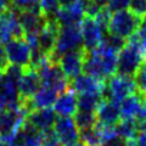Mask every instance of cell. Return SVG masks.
Instances as JSON below:
<instances>
[{
  "label": "cell",
  "mask_w": 146,
  "mask_h": 146,
  "mask_svg": "<svg viewBox=\"0 0 146 146\" xmlns=\"http://www.w3.org/2000/svg\"><path fill=\"white\" fill-rule=\"evenodd\" d=\"M118 52L101 42L98 48L91 51H86L83 72L95 78L106 80L117 73Z\"/></svg>",
  "instance_id": "1"
},
{
  "label": "cell",
  "mask_w": 146,
  "mask_h": 146,
  "mask_svg": "<svg viewBox=\"0 0 146 146\" xmlns=\"http://www.w3.org/2000/svg\"><path fill=\"white\" fill-rule=\"evenodd\" d=\"M145 61L146 54L144 52V50L131 36H129L125 45L118 52L117 73L134 77Z\"/></svg>",
  "instance_id": "2"
},
{
  "label": "cell",
  "mask_w": 146,
  "mask_h": 146,
  "mask_svg": "<svg viewBox=\"0 0 146 146\" xmlns=\"http://www.w3.org/2000/svg\"><path fill=\"white\" fill-rule=\"evenodd\" d=\"M27 115L22 102L4 108L0 112V140L10 143L23 125Z\"/></svg>",
  "instance_id": "3"
},
{
  "label": "cell",
  "mask_w": 146,
  "mask_h": 146,
  "mask_svg": "<svg viewBox=\"0 0 146 146\" xmlns=\"http://www.w3.org/2000/svg\"><path fill=\"white\" fill-rule=\"evenodd\" d=\"M82 46H83V40H82L80 23L71 25V26H61L60 29H58L56 44H55V49L51 56H50V60L57 62L61 55Z\"/></svg>",
  "instance_id": "4"
},
{
  "label": "cell",
  "mask_w": 146,
  "mask_h": 146,
  "mask_svg": "<svg viewBox=\"0 0 146 146\" xmlns=\"http://www.w3.org/2000/svg\"><path fill=\"white\" fill-rule=\"evenodd\" d=\"M140 23L141 17L136 16L130 10H121L111 15L107 33L128 39L138 31Z\"/></svg>",
  "instance_id": "5"
},
{
  "label": "cell",
  "mask_w": 146,
  "mask_h": 146,
  "mask_svg": "<svg viewBox=\"0 0 146 146\" xmlns=\"http://www.w3.org/2000/svg\"><path fill=\"white\" fill-rule=\"evenodd\" d=\"M136 91V84L134 77L125 74H113L106 82V86L102 93L104 99H111L116 102H121L128 95Z\"/></svg>",
  "instance_id": "6"
},
{
  "label": "cell",
  "mask_w": 146,
  "mask_h": 146,
  "mask_svg": "<svg viewBox=\"0 0 146 146\" xmlns=\"http://www.w3.org/2000/svg\"><path fill=\"white\" fill-rule=\"evenodd\" d=\"M38 73L42 84L55 89L57 93H62V91L70 88V79L62 72L58 62L49 60L45 65L39 68Z\"/></svg>",
  "instance_id": "7"
},
{
  "label": "cell",
  "mask_w": 146,
  "mask_h": 146,
  "mask_svg": "<svg viewBox=\"0 0 146 146\" xmlns=\"http://www.w3.org/2000/svg\"><path fill=\"white\" fill-rule=\"evenodd\" d=\"M5 54L11 65L21 67L29 66L32 49L23 38H12L5 44Z\"/></svg>",
  "instance_id": "8"
},
{
  "label": "cell",
  "mask_w": 146,
  "mask_h": 146,
  "mask_svg": "<svg viewBox=\"0 0 146 146\" xmlns=\"http://www.w3.org/2000/svg\"><path fill=\"white\" fill-rule=\"evenodd\" d=\"M86 55V50L82 46L78 49L67 51L61 55L58 58V65H60L62 72L68 79H73L77 76H79L83 72V63Z\"/></svg>",
  "instance_id": "9"
},
{
  "label": "cell",
  "mask_w": 146,
  "mask_h": 146,
  "mask_svg": "<svg viewBox=\"0 0 146 146\" xmlns=\"http://www.w3.org/2000/svg\"><path fill=\"white\" fill-rule=\"evenodd\" d=\"M12 38H23V29L17 20L16 9L10 6L0 15V45Z\"/></svg>",
  "instance_id": "10"
},
{
  "label": "cell",
  "mask_w": 146,
  "mask_h": 146,
  "mask_svg": "<svg viewBox=\"0 0 146 146\" xmlns=\"http://www.w3.org/2000/svg\"><path fill=\"white\" fill-rule=\"evenodd\" d=\"M17 20L23 29V34L26 33H39L40 29L46 21V16L40 10V6L36 5L34 7L17 10Z\"/></svg>",
  "instance_id": "11"
},
{
  "label": "cell",
  "mask_w": 146,
  "mask_h": 146,
  "mask_svg": "<svg viewBox=\"0 0 146 146\" xmlns=\"http://www.w3.org/2000/svg\"><path fill=\"white\" fill-rule=\"evenodd\" d=\"M40 86H42V80L38 71L31 66L23 67V72L17 80V90L21 101L32 99Z\"/></svg>",
  "instance_id": "12"
},
{
  "label": "cell",
  "mask_w": 146,
  "mask_h": 146,
  "mask_svg": "<svg viewBox=\"0 0 146 146\" xmlns=\"http://www.w3.org/2000/svg\"><path fill=\"white\" fill-rule=\"evenodd\" d=\"M82 31V40H83V48L86 51H91L101 44L104 39V31L100 28L96 21L91 17L84 16L83 21L80 22Z\"/></svg>",
  "instance_id": "13"
},
{
  "label": "cell",
  "mask_w": 146,
  "mask_h": 146,
  "mask_svg": "<svg viewBox=\"0 0 146 146\" xmlns=\"http://www.w3.org/2000/svg\"><path fill=\"white\" fill-rule=\"evenodd\" d=\"M60 26L55 20V17H46V21L43 26V28L40 29L39 35H38V48L42 51L48 55L50 57L55 49V44H56L57 34Z\"/></svg>",
  "instance_id": "14"
},
{
  "label": "cell",
  "mask_w": 146,
  "mask_h": 146,
  "mask_svg": "<svg viewBox=\"0 0 146 146\" xmlns=\"http://www.w3.org/2000/svg\"><path fill=\"white\" fill-rule=\"evenodd\" d=\"M106 80L95 78L89 74H80L70 80V89L78 94H101L104 93Z\"/></svg>",
  "instance_id": "15"
},
{
  "label": "cell",
  "mask_w": 146,
  "mask_h": 146,
  "mask_svg": "<svg viewBox=\"0 0 146 146\" xmlns=\"http://www.w3.org/2000/svg\"><path fill=\"white\" fill-rule=\"evenodd\" d=\"M54 17L60 27L79 25L84 18V0H79L70 6H58Z\"/></svg>",
  "instance_id": "16"
},
{
  "label": "cell",
  "mask_w": 146,
  "mask_h": 146,
  "mask_svg": "<svg viewBox=\"0 0 146 146\" xmlns=\"http://www.w3.org/2000/svg\"><path fill=\"white\" fill-rule=\"evenodd\" d=\"M26 121L40 133H46L52 129L56 121V113L51 107L35 108L27 115Z\"/></svg>",
  "instance_id": "17"
},
{
  "label": "cell",
  "mask_w": 146,
  "mask_h": 146,
  "mask_svg": "<svg viewBox=\"0 0 146 146\" xmlns=\"http://www.w3.org/2000/svg\"><path fill=\"white\" fill-rule=\"evenodd\" d=\"M99 124L102 125H116L121 121L119 102L111 99H102L95 111Z\"/></svg>",
  "instance_id": "18"
},
{
  "label": "cell",
  "mask_w": 146,
  "mask_h": 146,
  "mask_svg": "<svg viewBox=\"0 0 146 146\" xmlns=\"http://www.w3.org/2000/svg\"><path fill=\"white\" fill-rule=\"evenodd\" d=\"M52 131L61 144H68L79 139V129L71 117H58L54 123Z\"/></svg>",
  "instance_id": "19"
},
{
  "label": "cell",
  "mask_w": 146,
  "mask_h": 146,
  "mask_svg": "<svg viewBox=\"0 0 146 146\" xmlns=\"http://www.w3.org/2000/svg\"><path fill=\"white\" fill-rule=\"evenodd\" d=\"M78 110V99L72 89H66L60 95H57L54 102V111L60 117H71Z\"/></svg>",
  "instance_id": "20"
},
{
  "label": "cell",
  "mask_w": 146,
  "mask_h": 146,
  "mask_svg": "<svg viewBox=\"0 0 146 146\" xmlns=\"http://www.w3.org/2000/svg\"><path fill=\"white\" fill-rule=\"evenodd\" d=\"M145 99V95L140 94L139 91L128 95L119 104L121 110V118H128V119H134L136 113L139 112V108L141 106Z\"/></svg>",
  "instance_id": "21"
},
{
  "label": "cell",
  "mask_w": 146,
  "mask_h": 146,
  "mask_svg": "<svg viewBox=\"0 0 146 146\" xmlns=\"http://www.w3.org/2000/svg\"><path fill=\"white\" fill-rule=\"evenodd\" d=\"M116 134L124 141L134 139L139 131L138 124L134 119H128V118H122V119L115 125Z\"/></svg>",
  "instance_id": "22"
},
{
  "label": "cell",
  "mask_w": 146,
  "mask_h": 146,
  "mask_svg": "<svg viewBox=\"0 0 146 146\" xmlns=\"http://www.w3.org/2000/svg\"><path fill=\"white\" fill-rule=\"evenodd\" d=\"M73 121H74L76 125L78 127V129L80 131L85 130V129H89V128H93L98 123L95 112L82 111V110H78V111L74 113V119Z\"/></svg>",
  "instance_id": "23"
},
{
  "label": "cell",
  "mask_w": 146,
  "mask_h": 146,
  "mask_svg": "<svg viewBox=\"0 0 146 146\" xmlns=\"http://www.w3.org/2000/svg\"><path fill=\"white\" fill-rule=\"evenodd\" d=\"M77 99H78V110L95 112L104 98L101 94H79Z\"/></svg>",
  "instance_id": "24"
},
{
  "label": "cell",
  "mask_w": 146,
  "mask_h": 146,
  "mask_svg": "<svg viewBox=\"0 0 146 146\" xmlns=\"http://www.w3.org/2000/svg\"><path fill=\"white\" fill-rule=\"evenodd\" d=\"M79 138L86 146H102L104 143L98 123L93 128L79 131Z\"/></svg>",
  "instance_id": "25"
},
{
  "label": "cell",
  "mask_w": 146,
  "mask_h": 146,
  "mask_svg": "<svg viewBox=\"0 0 146 146\" xmlns=\"http://www.w3.org/2000/svg\"><path fill=\"white\" fill-rule=\"evenodd\" d=\"M134 80L136 84V91L146 96V61L141 65L139 71L135 73Z\"/></svg>",
  "instance_id": "26"
},
{
  "label": "cell",
  "mask_w": 146,
  "mask_h": 146,
  "mask_svg": "<svg viewBox=\"0 0 146 146\" xmlns=\"http://www.w3.org/2000/svg\"><path fill=\"white\" fill-rule=\"evenodd\" d=\"M96 23L100 26V28L104 31V33H107V28L110 25V20H111V11L108 10L106 6H102L100 11L94 18Z\"/></svg>",
  "instance_id": "27"
},
{
  "label": "cell",
  "mask_w": 146,
  "mask_h": 146,
  "mask_svg": "<svg viewBox=\"0 0 146 146\" xmlns=\"http://www.w3.org/2000/svg\"><path fill=\"white\" fill-rule=\"evenodd\" d=\"M130 11L139 17H146V0H130Z\"/></svg>",
  "instance_id": "28"
},
{
  "label": "cell",
  "mask_w": 146,
  "mask_h": 146,
  "mask_svg": "<svg viewBox=\"0 0 146 146\" xmlns=\"http://www.w3.org/2000/svg\"><path fill=\"white\" fill-rule=\"evenodd\" d=\"M129 1L130 0H108L106 7L111 12H117L121 10H125L129 6Z\"/></svg>",
  "instance_id": "29"
},
{
  "label": "cell",
  "mask_w": 146,
  "mask_h": 146,
  "mask_svg": "<svg viewBox=\"0 0 146 146\" xmlns=\"http://www.w3.org/2000/svg\"><path fill=\"white\" fill-rule=\"evenodd\" d=\"M11 6L17 9V10H23V9H29L39 5V0H10Z\"/></svg>",
  "instance_id": "30"
},
{
  "label": "cell",
  "mask_w": 146,
  "mask_h": 146,
  "mask_svg": "<svg viewBox=\"0 0 146 146\" xmlns=\"http://www.w3.org/2000/svg\"><path fill=\"white\" fill-rule=\"evenodd\" d=\"M60 141L56 138V135L54 134L52 129L46 131V133H43V140L40 146H60Z\"/></svg>",
  "instance_id": "31"
},
{
  "label": "cell",
  "mask_w": 146,
  "mask_h": 146,
  "mask_svg": "<svg viewBox=\"0 0 146 146\" xmlns=\"http://www.w3.org/2000/svg\"><path fill=\"white\" fill-rule=\"evenodd\" d=\"M134 140L135 146H146V130H139Z\"/></svg>",
  "instance_id": "32"
},
{
  "label": "cell",
  "mask_w": 146,
  "mask_h": 146,
  "mask_svg": "<svg viewBox=\"0 0 146 146\" xmlns=\"http://www.w3.org/2000/svg\"><path fill=\"white\" fill-rule=\"evenodd\" d=\"M7 66H9V61L5 54V49L0 45V71H5Z\"/></svg>",
  "instance_id": "33"
},
{
  "label": "cell",
  "mask_w": 146,
  "mask_h": 146,
  "mask_svg": "<svg viewBox=\"0 0 146 146\" xmlns=\"http://www.w3.org/2000/svg\"><path fill=\"white\" fill-rule=\"evenodd\" d=\"M10 6H11L10 0H0V15L5 12Z\"/></svg>",
  "instance_id": "34"
},
{
  "label": "cell",
  "mask_w": 146,
  "mask_h": 146,
  "mask_svg": "<svg viewBox=\"0 0 146 146\" xmlns=\"http://www.w3.org/2000/svg\"><path fill=\"white\" fill-rule=\"evenodd\" d=\"M77 1H79V0H57L58 6H70Z\"/></svg>",
  "instance_id": "35"
},
{
  "label": "cell",
  "mask_w": 146,
  "mask_h": 146,
  "mask_svg": "<svg viewBox=\"0 0 146 146\" xmlns=\"http://www.w3.org/2000/svg\"><path fill=\"white\" fill-rule=\"evenodd\" d=\"M63 146H86L83 141H78V140H76V141H73V143H68V144H63Z\"/></svg>",
  "instance_id": "36"
},
{
  "label": "cell",
  "mask_w": 146,
  "mask_h": 146,
  "mask_svg": "<svg viewBox=\"0 0 146 146\" xmlns=\"http://www.w3.org/2000/svg\"><path fill=\"white\" fill-rule=\"evenodd\" d=\"M5 107H6V101H5V99L0 95V112H1Z\"/></svg>",
  "instance_id": "37"
},
{
  "label": "cell",
  "mask_w": 146,
  "mask_h": 146,
  "mask_svg": "<svg viewBox=\"0 0 146 146\" xmlns=\"http://www.w3.org/2000/svg\"><path fill=\"white\" fill-rule=\"evenodd\" d=\"M0 146H9V144L5 143V141H3V140H0Z\"/></svg>",
  "instance_id": "38"
}]
</instances>
